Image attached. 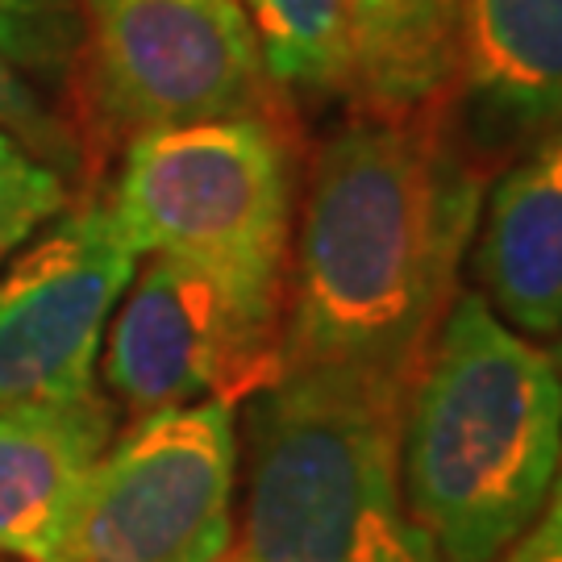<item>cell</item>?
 Returning <instances> with one entry per match:
<instances>
[{"instance_id": "obj_6", "label": "cell", "mask_w": 562, "mask_h": 562, "mask_svg": "<svg viewBox=\"0 0 562 562\" xmlns=\"http://www.w3.org/2000/svg\"><path fill=\"white\" fill-rule=\"evenodd\" d=\"M234 404L138 417L92 467L46 562H222L234 542Z\"/></svg>"}, {"instance_id": "obj_9", "label": "cell", "mask_w": 562, "mask_h": 562, "mask_svg": "<svg viewBox=\"0 0 562 562\" xmlns=\"http://www.w3.org/2000/svg\"><path fill=\"white\" fill-rule=\"evenodd\" d=\"M113 438L117 404L101 387L0 408V559H50L71 504Z\"/></svg>"}, {"instance_id": "obj_5", "label": "cell", "mask_w": 562, "mask_h": 562, "mask_svg": "<svg viewBox=\"0 0 562 562\" xmlns=\"http://www.w3.org/2000/svg\"><path fill=\"white\" fill-rule=\"evenodd\" d=\"M67 80H76L80 150L97 155L167 125L271 113L276 101L241 0H80Z\"/></svg>"}, {"instance_id": "obj_2", "label": "cell", "mask_w": 562, "mask_h": 562, "mask_svg": "<svg viewBox=\"0 0 562 562\" xmlns=\"http://www.w3.org/2000/svg\"><path fill=\"white\" fill-rule=\"evenodd\" d=\"M562 471V371L483 292L442 313L401 404V487L442 562H496Z\"/></svg>"}, {"instance_id": "obj_11", "label": "cell", "mask_w": 562, "mask_h": 562, "mask_svg": "<svg viewBox=\"0 0 562 562\" xmlns=\"http://www.w3.org/2000/svg\"><path fill=\"white\" fill-rule=\"evenodd\" d=\"M475 271L504 325L542 341L562 334V121L521 146L492 188Z\"/></svg>"}, {"instance_id": "obj_17", "label": "cell", "mask_w": 562, "mask_h": 562, "mask_svg": "<svg viewBox=\"0 0 562 562\" xmlns=\"http://www.w3.org/2000/svg\"><path fill=\"white\" fill-rule=\"evenodd\" d=\"M501 562H562V492L554 487L546 501L542 517L525 529L517 542L508 546Z\"/></svg>"}, {"instance_id": "obj_10", "label": "cell", "mask_w": 562, "mask_h": 562, "mask_svg": "<svg viewBox=\"0 0 562 562\" xmlns=\"http://www.w3.org/2000/svg\"><path fill=\"white\" fill-rule=\"evenodd\" d=\"M467 130L517 150L562 121V0H462Z\"/></svg>"}, {"instance_id": "obj_8", "label": "cell", "mask_w": 562, "mask_h": 562, "mask_svg": "<svg viewBox=\"0 0 562 562\" xmlns=\"http://www.w3.org/2000/svg\"><path fill=\"white\" fill-rule=\"evenodd\" d=\"M142 255L104 196L67 204L0 276V408L97 387L104 329Z\"/></svg>"}, {"instance_id": "obj_19", "label": "cell", "mask_w": 562, "mask_h": 562, "mask_svg": "<svg viewBox=\"0 0 562 562\" xmlns=\"http://www.w3.org/2000/svg\"><path fill=\"white\" fill-rule=\"evenodd\" d=\"M0 562H9V559H0Z\"/></svg>"}, {"instance_id": "obj_7", "label": "cell", "mask_w": 562, "mask_h": 562, "mask_svg": "<svg viewBox=\"0 0 562 562\" xmlns=\"http://www.w3.org/2000/svg\"><path fill=\"white\" fill-rule=\"evenodd\" d=\"M283 313L171 255H146L109 322L104 387L134 422L225 401L238 408L283 375Z\"/></svg>"}, {"instance_id": "obj_3", "label": "cell", "mask_w": 562, "mask_h": 562, "mask_svg": "<svg viewBox=\"0 0 562 562\" xmlns=\"http://www.w3.org/2000/svg\"><path fill=\"white\" fill-rule=\"evenodd\" d=\"M250 401L246 504L222 562H442L404 504V392L313 367Z\"/></svg>"}, {"instance_id": "obj_16", "label": "cell", "mask_w": 562, "mask_h": 562, "mask_svg": "<svg viewBox=\"0 0 562 562\" xmlns=\"http://www.w3.org/2000/svg\"><path fill=\"white\" fill-rule=\"evenodd\" d=\"M0 130H9L18 142H25L38 159L59 167L63 176L76 171L83 159L80 142L63 130L59 121L46 113V104L30 92V83L13 63L0 59Z\"/></svg>"}, {"instance_id": "obj_13", "label": "cell", "mask_w": 562, "mask_h": 562, "mask_svg": "<svg viewBox=\"0 0 562 562\" xmlns=\"http://www.w3.org/2000/svg\"><path fill=\"white\" fill-rule=\"evenodd\" d=\"M255 21L276 88L329 97L350 88V42L341 0H241Z\"/></svg>"}, {"instance_id": "obj_15", "label": "cell", "mask_w": 562, "mask_h": 562, "mask_svg": "<svg viewBox=\"0 0 562 562\" xmlns=\"http://www.w3.org/2000/svg\"><path fill=\"white\" fill-rule=\"evenodd\" d=\"M80 46V0H0V59L63 83Z\"/></svg>"}, {"instance_id": "obj_4", "label": "cell", "mask_w": 562, "mask_h": 562, "mask_svg": "<svg viewBox=\"0 0 562 562\" xmlns=\"http://www.w3.org/2000/svg\"><path fill=\"white\" fill-rule=\"evenodd\" d=\"M125 238L283 313L296 234V155L271 113L150 130L121 146L104 196Z\"/></svg>"}, {"instance_id": "obj_12", "label": "cell", "mask_w": 562, "mask_h": 562, "mask_svg": "<svg viewBox=\"0 0 562 562\" xmlns=\"http://www.w3.org/2000/svg\"><path fill=\"white\" fill-rule=\"evenodd\" d=\"M350 88L375 117H413L459 76L462 0H341Z\"/></svg>"}, {"instance_id": "obj_18", "label": "cell", "mask_w": 562, "mask_h": 562, "mask_svg": "<svg viewBox=\"0 0 562 562\" xmlns=\"http://www.w3.org/2000/svg\"><path fill=\"white\" fill-rule=\"evenodd\" d=\"M559 338H562V334H559ZM554 359H559V371H562V341H559V355H554ZM554 487L562 492V471H559V480H554Z\"/></svg>"}, {"instance_id": "obj_1", "label": "cell", "mask_w": 562, "mask_h": 562, "mask_svg": "<svg viewBox=\"0 0 562 562\" xmlns=\"http://www.w3.org/2000/svg\"><path fill=\"white\" fill-rule=\"evenodd\" d=\"M483 213V176L434 125L371 117L313 162L283 292V371L404 392Z\"/></svg>"}, {"instance_id": "obj_14", "label": "cell", "mask_w": 562, "mask_h": 562, "mask_svg": "<svg viewBox=\"0 0 562 562\" xmlns=\"http://www.w3.org/2000/svg\"><path fill=\"white\" fill-rule=\"evenodd\" d=\"M71 204V183L25 142L0 130V267Z\"/></svg>"}]
</instances>
